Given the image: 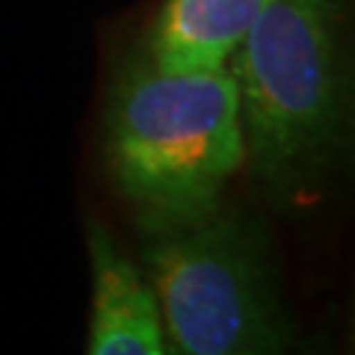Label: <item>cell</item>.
Instances as JSON below:
<instances>
[{"mask_svg": "<svg viewBox=\"0 0 355 355\" xmlns=\"http://www.w3.org/2000/svg\"><path fill=\"white\" fill-rule=\"evenodd\" d=\"M243 151L266 202L323 198L352 148V71L338 0H275L231 53Z\"/></svg>", "mask_w": 355, "mask_h": 355, "instance_id": "cell-1", "label": "cell"}, {"mask_svg": "<svg viewBox=\"0 0 355 355\" xmlns=\"http://www.w3.org/2000/svg\"><path fill=\"white\" fill-rule=\"evenodd\" d=\"M104 160L142 237L210 219L246 163L231 71H163L146 53L128 60L104 110Z\"/></svg>", "mask_w": 355, "mask_h": 355, "instance_id": "cell-2", "label": "cell"}, {"mask_svg": "<svg viewBox=\"0 0 355 355\" xmlns=\"http://www.w3.org/2000/svg\"><path fill=\"white\" fill-rule=\"evenodd\" d=\"M142 275L166 355H287L299 340L272 234L246 210L146 237Z\"/></svg>", "mask_w": 355, "mask_h": 355, "instance_id": "cell-3", "label": "cell"}, {"mask_svg": "<svg viewBox=\"0 0 355 355\" xmlns=\"http://www.w3.org/2000/svg\"><path fill=\"white\" fill-rule=\"evenodd\" d=\"M92 270V314L86 355H166L154 293L119 240L101 222L86 231Z\"/></svg>", "mask_w": 355, "mask_h": 355, "instance_id": "cell-4", "label": "cell"}, {"mask_svg": "<svg viewBox=\"0 0 355 355\" xmlns=\"http://www.w3.org/2000/svg\"><path fill=\"white\" fill-rule=\"evenodd\" d=\"M275 0H166L151 24L146 57L163 71L225 65Z\"/></svg>", "mask_w": 355, "mask_h": 355, "instance_id": "cell-5", "label": "cell"}, {"mask_svg": "<svg viewBox=\"0 0 355 355\" xmlns=\"http://www.w3.org/2000/svg\"><path fill=\"white\" fill-rule=\"evenodd\" d=\"M287 355H340V349L326 335H314V338H308V340L299 338L296 347L287 352Z\"/></svg>", "mask_w": 355, "mask_h": 355, "instance_id": "cell-6", "label": "cell"}]
</instances>
